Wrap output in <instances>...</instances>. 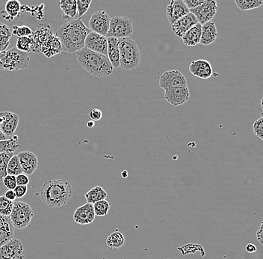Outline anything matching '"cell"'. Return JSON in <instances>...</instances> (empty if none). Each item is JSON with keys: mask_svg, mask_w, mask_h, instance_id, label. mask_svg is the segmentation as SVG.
Wrapping results in <instances>:
<instances>
[{"mask_svg": "<svg viewBox=\"0 0 263 259\" xmlns=\"http://www.w3.org/2000/svg\"><path fill=\"white\" fill-rule=\"evenodd\" d=\"M19 124V117L16 113L5 112V120L0 125V130L8 138L14 136Z\"/></svg>", "mask_w": 263, "mask_h": 259, "instance_id": "ffe728a7", "label": "cell"}, {"mask_svg": "<svg viewBox=\"0 0 263 259\" xmlns=\"http://www.w3.org/2000/svg\"><path fill=\"white\" fill-rule=\"evenodd\" d=\"M9 38L0 36V53L6 50L9 45Z\"/></svg>", "mask_w": 263, "mask_h": 259, "instance_id": "bcb514c9", "label": "cell"}, {"mask_svg": "<svg viewBox=\"0 0 263 259\" xmlns=\"http://www.w3.org/2000/svg\"><path fill=\"white\" fill-rule=\"evenodd\" d=\"M189 13L190 9L187 7L183 0H171L166 8V16L172 25Z\"/></svg>", "mask_w": 263, "mask_h": 259, "instance_id": "4fadbf2b", "label": "cell"}, {"mask_svg": "<svg viewBox=\"0 0 263 259\" xmlns=\"http://www.w3.org/2000/svg\"><path fill=\"white\" fill-rule=\"evenodd\" d=\"M90 32L80 18L65 23L58 29L55 36L60 39L63 51L73 54L85 47V39Z\"/></svg>", "mask_w": 263, "mask_h": 259, "instance_id": "6da1fadb", "label": "cell"}, {"mask_svg": "<svg viewBox=\"0 0 263 259\" xmlns=\"http://www.w3.org/2000/svg\"><path fill=\"white\" fill-rule=\"evenodd\" d=\"M63 51L62 48V42L60 39L57 36H52L44 45L42 46L41 49V53H43L47 58L53 57L60 54Z\"/></svg>", "mask_w": 263, "mask_h": 259, "instance_id": "603a6c76", "label": "cell"}, {"mask_svg": "<svg viewBox=\"0 0 263 259\" xmlns=\"http://www.w3.org/2000/svg\"><path fill=\"white\" fill-rule=\"evenodd\" d=\"M159 87L164 91L179 87H186L187 80L185 76L177 70L167 71L159 79Z\"/></svg>", "mask_w": 263, "mask_h": 259, "instance_id": "ba28073f", "label": "cell"}, {"mask_svg": "<svg viewBox=\"0 0 263 259\" xmlns=\"http://www.w3.org/2000/svg\"><path fill=\"white\" fill-rule=\"evenodd\" d=\"M93 204L95 214L98 217H104V216H106L110 210V207H111L109 203L107 202L106 199L99 201V202H95Z\"/></svg>", "mask_w": 263, "mask_h": 259, "instance_id": "d590c367", "label": "cell"}, {"mask_svg": "<svg viewBox=\"0 0 263 259\" xmlns=\"http://www.w3.org/2000/svg\"><path fill=\"white\" fill-rule=\"evenodd\" d=\"M201 32L202 25L200 23H197L193 27L187 31L181 39L183 44L187 47H195L200 44Z\"/></svg>", "mask_w": 263, "mask_h": 259, "instance_id": "7402d4cb", "label": "cell"}, {"mask_svg": "<svg viewBox=\"0 0 263 259\" xmlns=\"http://www.w3.org/2000/svg\"><path fill=\"white\" fill-rule=\"evenodd\" d=\"M218 8L217 0H206L198 7L190 9V12L195 14L198 23L203 25L213 19Z\"/></svg>", "mask_w": 263, "mask_h": 259, "instance_id": "9c48e42d", "label": "cell"}, {"mask_svg": "<svg viewBox=\"0 0 263 259\" xmlns=\"http://www.w3.org/2000/svg\"><path fill=\"white\" fill-rule=\"evenodd\" d=\"M246 250L247 252L248 253H254V252H256V247L253 244H248V245L246 246Z\"/></svg>", "mask_w": 263, "mask_h": 259, "instance_id": "f907efd6", "label": "cell"}, {"mask_svg": "<svg viewBox=\"0 0 263 259\" xmlns=\"http://www.w3.org/2000/svg\"><path fill=\"white\" fill-rule=\"evenodd\" d=\"M85 47L98 53V54L108 55V40L106 36L90 32L87 36L85 41Z\"/></svg>", "mask_w": 263, "mask_h": 259, "instance_id": "7c38bea8", "label": "cell"}, {"mask_svg": "<svg viewBox=\"0 0 263 259\" xmlns=\"http://www.w3.org/2000/svg\"><path fill=\"white\" fill-rule=\"evenodd\" d=\"M77 59L79 65L93 77H107L114 71L108 57L86 47L77 51Z\"/></svg>", "mask_w": 263, "mask_h": 259, "instance_id": "3957f363", "label": "cell"}, {"mask_svg": "<svg viewBox=\"0 0 263 259\" xmlns=\"http://www.w3.org/2000/svg\"><path fill=\"white\" fill-rule=\"evenodd\" d=\"M59 6L63 12L64 19L70 21L77 14V0H59Z\"/></svg>", "mask_w": 263, "mask_h": 259, "instance_id": "d4e9b609", "label": "cell"}, {"mask_svg": "<svg viewBox=\"0 0 263 259\" xmlns=\"http://www.w3.org/2000/svg\"><path fill=\"white\" fill-rule=\"evenodd\" d=\"M52 34L50 26L47 24L39 25L35 32L32 33V37L34 41V51L33 53H41V47L50 39Z\"/></svg>", "mask_w": 263, "mask_h": 259, "instance_id": "ac0fdd59", "label": "cell"}, {"mask_svg": "<svg viewBox=\"0 0 263 259\" xmlns=\"http://www.w3.org/2000/svg\"><path fill=\"white\" fill-rule=\"evenodd\" d=\"M87 126H88V128H93V127L95 126V121H93V120H90V121L88 122V124H87Z\"/></svg>", "mask_w": 263, "mask_h": 259, "instance_id": "816d5d0a", "label": "cell"}, {"mask_svg": "<svg viewBox=\"0 0 263 259\" xmlns=\"http://www.w3.org/2000/svg\"><path fill=\"white\" fill-rule=\"evenodd\" d=\"M9 222H11L9 217H6V216L0 214V228L4 227Z\"/></svg>", "mask_w": 263, "mask_h": 259, "instance_id": "681fc988", "label": "cell"}, {"mask_svg": "<svg viewBox=\"0 0 263 259\" xmlns=\"http://www.w3.org/2000/svg\"><path fill=\"white\" fill-rule=\"evenodd\" d=\"M5 196L7 198L8 200L13 201V202H14L16 199V194L14 189H8L5 194Z\"/></svg>", "mask_w": 263, "mask_h": 259, "instance_id": "c3c4849f", "label": "cell"}, {"mask_svg": "<svg viewBox=\"0 0 263 259\" xmlns=\"http://www.w3.org/2000/svg\"><path fill=\"white\" fill-rule=\"evenodd\" d=\"M33 216L34 211L27 203L14 202L9 217L14 229H24L30 225Z\"/></svg>", "mask_w": 263, "mask_h": 259, "instance_id": "8992f818", "label": "cell"}, {"mask_svg": "<svg viewBox=\"0 0 263 259\" xmlns=\"http://www.w3.org/2000/svg\"><path fill=\"white\" fill-rule=\"evenodd\" d=\"M197 23H198V21H197L196 16L190 12L172 25L173 32L177 37L182 38L187 31L193 27Z\"/></svg>", "mask_w": 263, "mask_h": 259, "instance_id": "e0dca14e", "label": "cell"}, {"mask_svg": "<svg viewBox=\"0 0 263 259\" xmlns=\"http://www.w3.org/2000/svg\"><path fill=\"white\" fill-rule=\"evenodd\" d=\"M14 202L8 200L5 196H0V214L9 217L14 207Z\"/></svg>", "mask_w": 263, "mask_h": 259, "instance_id": "e575fe53", "label": "cell"}, {"mask_svg": "<svg viewBox=\"0 0 263 259\" xmlns=\"http://www.w3.org/2000/svg\"><path fill=\"white\" fill-rule=\"evenodd\" d=\"M24 246L17 239H12L0 247V259H24Z\"/></svg>", "mask_w": 263, "mask_h": 259, "instance_id": "8fae6325", "label": "cell"}, {"mask_svg": "<svg viewBox=\"0 0 263 259\" xmlns=\"http://www.w3.org/2000/svg\"><path fill=\"white\" fill-rule=\"evenodd\" d=\"M4 185L6 186L8 189H14L17 184H16V176L7 175L3 179Z\"/></svg>", "mask_w": 263, "mask_h": 259, "instance_id": "ab89813d", "label": "cell"}, {"mask_svg": "<svg viewBox=\"0 0 263 259\" xmlns=\"http://www.w3.org/2000/svg\"><path fill=\"white\" fill-rule=\"evenodd\" d=\"M29 63L28 53L18 50L16 47L0 53V70L16 72L27 68Z\"/></svg>", "mask_w": 263, "mask_h": 259, "instance_id": "5b68a950", "label": "cell"}, {"mask_svg": "<svg viewBox=\"0 0 263 259\" xmlns=\"http://www.w3.org/2000/svg\"><path fill=\"white\" fill-rule=\"evenodd\" d=\"M164 99L174 107H179L186 103L190 97V92L186 87H179L164 91Z\"/></svg>", "mask_w": 263, "mask_h": 259, "instance_id": "5bb4252c", "label": "cell"}, {"mask_svg": "<svg viewBox=\"0 0 263 259\" xmlns=\"http://www.w3.org/2000/svg\"><path fill=\"white\" fill-rule=\"evenodd\" d=\"M14 235V228L11 222L6 224L4 227L0 228V247L6 245L12 240Z\"/></svg>", "mask_w": 263, "mask_h": 259, "instance_id": "83f0119b", "label": "cell"}, {"mask_svg": "<svg viewBox=\"0 0 263 259\" xmlns=\"http://www.w3.org/2000/svg\"><path fill=\"white\" fill-rule=\"evenodd\" d=\"M18 137L12 136L11 138L0 141V153L14 152L20 147L17 143Z\"/></svg>", "mask_w": 263, "mask_h": 259, "instance_id": "f1b7e54d", "label": "cell"}, {"mask_svg": "<svg viewBox=\"0 0 263 259\" xmlns=\"http://www.w3.org/2000/svg\"><path fill=\"white\" fill-rule=\"evenodd\" d=\"M14 155V152L0 153V181H3L7 176L8 162Z\"/></svg>", "mask_w": 263, "mask_h": 259, "instance_id": "836d02e7", "label": "cell"}, {"mask_svg": "<svg viewBox=\"0 0 263 259\" xmlns=\"http://www.w3.org/2000/svg\"><path fill=\"white\" fill-rule=\"evenodd\" d=\"M121 176H123V178H126L128 176V173L126 171H123L122 172V174H121Z\"/></svg>", "mask_w": 263, "mask_h": 259, "instance_id": "db71d44e", "label": "cell"}, {"mask_svg": "<svg viewBox=\"0 0 263 259\" xmlns=\"http://www.w3.org/2000/svg\"><path fill=\"white\" fill-rule=\"evenodd\" d=\"M17 156L25 174L31 176L37 169L39 161L34 153L28 151H21Z\"/></svg>", "mask_w": 263, "mask_h": 259, "instance_id": "d6986e66", "label": "cell"}, {"mask_svg": "<svg viewBox=\"0 0 263 259\" xmlns=\"http://www.w3.org/2000/svg\"><path fill=\"white\" fill-rule=\"evenodd\" d=\"M95 217L96 214L93 209V204L86 203L81 207L78 208L74 212L73 220L80 225H88L95 221Z\"/></svg>", "mask_w": 263, "mask_h": 259, "instance_id": "9a60e30c", "label": "cell"}, {"mask_svg": "<svg viewBox=\"0 0 263 259\" xmlns=\"http://www.w3.org/2000/svg\"><path fill=\"white\" fill-rule=\"evenodd\" d=\"M0 36H5V37L10 39L12 36V30L6 25L0 24Z\"/></svg>", "mask_w": 263, "mask_h": 259, "instance_id": "f6af8a7d", "label": "cell"}, {"mask_svg": "<svg viewBox=\"0 0 263 259\" xmlns=\"http://www.w3.org/2000/svg\"><path fill=\"white\" fill-rule=\"evenodd\" d=\"M41 199L49 208L65 205L73 196V189L68 181L64 179L49 180L41 189Z\"/></svg>", "mask_w": 263, "mask_h": 259, "instance_id": "7a4b0ae2", "label": "cell"}, {"mask_svg": "<svg viewBox=\"0 0 263 259\" xmlns=\"http://www.w3.org/2000/svg\"><path fill=\"white\" fill-rule=\"evenodd\" d=\"M92 0H77V12L80 18L83 16L89 9Z\"/></svg>", "mask_w": 263, "mask_h": 259, "instance_id": "74e56055", "label": "cell"}, {"mask_svg": "<svg viewBox=\"0 0 263 259\" xmlns=\"http://www.w3.org/2000/svg\"><path fill=\"white\" fill-rule=\"evenodd\" d=\"M14 191L15 192L16 198L21 199V198L24 197L25 195L27 194V186L17 185Z\"/></svg>", "mask_w": 263, "mask_h": 259, "instance_id": "ee69618b", "label": "cell"}, {"mask_svg": "<svg viewBox=\"0 0 263 259\" xmlns=\"http://www.w3.org/2000/svg\"><path fill=\"white\" fill-rule=\"evenodd\" d=\"M89 115L90 119L95 122H98L100 121L102 117H103V113H102L101 110H99V109L95 108L90 112Z\"/></svg>", "mask_w": 263, "mask_h": 259, "instance_id": "7bdbcfd3", "label": "cell"}, {"mask_svg": "<svg viewBox=\"0 0 263 259\" xmlns=\"http://www.w3.org/2000/svg\"><path fill=\"white\" fill-rule=\"evenodd\" d=\"M218 34L215 23L212 21L202 25L201 38L200 44L203 46H209L213 44L218 38Z\"/></svg>", "mask_w": 263, "mask_h": 259, "instance_id": "44dd1931", "label": "cell"}, {"mask_svg": "<svg viewBox=\"0 0 263 259\" xmlns=\"http://www.w3.org/2000/svg\"><path fill=\"white\" fill-rule=\"evenodd\" d=\"M87 203L95 204L99 201L104 200L108 197V194L102 186H97L92 188L88 193L85 194Z\"/></svg>", "mask_w": 263, "mask_h": 259, "instance_id": "484cf974", "label": "cell"}, {"mask_svg": "<svg viewBox=\"0 0 263 259\" xmlns=\"http://www.w3.org/2000/svg\"><path fill=\"white\" fill-rule=\"evenodd\" d=\"M189 72L195 77L203 80H206L213 76V67L211 64L205 59L192 61L189 66Z\"/></svg>", "mask_w": 263, "mask_h": 259, "instance_id": "2e32d148", "label": "cell"}, {"mask_svg": "<svg viewBox=\"0 0 263 259\" xmlns=\"http://www.w3.org/2000/svg\"><path fill=\"white\" fill-rule=\"evenodd\" d=\"M16 179L17 185L27 186L29 181H30L27 175L25 174V173L18 175L17 176H16Z\"/></svg>", "mask_w": 263, "mask_h": 259, "instance_id": "60d3db41", "label": "cell"}, {"mask_svg": "<svg viewBox=\"0 0 263 259\" xmlns=\"http://www.w3.org/2000/svg\"><path fill=\"white\" fill-rule=\"evenodd\" d=\"M253 130L255 136L260 139L263 141V118L261 117L259 119L256 120L253 125Z\"/></svg>", "mask_w": 263, "mask_h": 259, "instance_id": "f35d334b", "label": "cell"}, {"mask_svg": "<svg viewBox=\"0 0 263 259\" xmlns=\"http://www.w3.org/2000/svg\"><path fill=\"white\" fill-rule=\"evenodd\" d=\"M261 117H262L263 118V113H261Z\"/></svg>", "mask_w": 263, "mask_h": 259, "instance_id": "9f6ffc18", "label": "cell"}, {"mask_svg": "<svg viewBox=\"0 0 263 259\" xmlns=\"http://www.w3.org/2000/svg\"><path fill=\"white\" fill-rule=\"evenodd\" d=\"M120 53V67L123 70L133 71L141 62V54L137 44L130 37L118 39Z\"/></svg>", "mask_w": 263, "mask_h": 259, "instance_id": "277c9868", "label": "cell"}, {"mask_svg": "<svg viewBox=\"0 0 263 259\" xmlns=\"http://www.w3.org/2000/svg\"><path fill=\"white\" fill-rule=\"evenodd\" d=\"M108 40V57L113 68L120 67V53L118 39L114 37L107 38Z\"/></svg>", "mask_w": 263, "mask_h": 259, "instance_id": "cb8c5ba5", "label": "cell"}, {"mask_svg": "<svg viewBox=\"0 0 263 259\" xmlns=\"http://www.w3.org/2000/svg\"><path fill=\"white\" fill-rule=\"evenodd\" d=\"M111 18L105 11H96L92 14L88 26L91 32L106 36L109 29Z\"/></svg>", "mask_w": 263, "mask_h": 259, "instance_id": "30bf717a", "label": "cell"}, {"mask_svg": "<svg viewBox=\"0 0 263 259\" xmlns=\"http://www.w3.org/2000/svg\"><path fill=\"white\" fill-rule=\"evenodd\" d=\"M8 139L9 138L7 137V136H6V135L1 131V130H0V141H1V140H8Z\"/></svg>", "mask_w": 263, "mask_h": 259, "instance_id": "f5cc1de1", "label": "cell"}, {"mask_svg": "<svg viewBox=\"0 0 263 259\" xmlns=\"http://www.w3.org/2000/svg\"><path fill=\"white\" fill-rule=\"evenodd\" d=\"M256 239L263 246V221L256 232Z\"/></svg>", "mask_w": 263, "mask_h": 259, "instance_id": "7dc6e473", "label": "cell"}, {"mask_svg": "<svg viewBox=\"0 0 263 259\" xmlns=\"http://www.w3.org/2000/svg\"><path fill=\"white\" fill-rule=\"evenodd\" d=\"M260 105H261V109H262V110H263V97H262V100H261Z\"/></svg>", "mask_w": 263, "mask_h": 259, "instance_id": "11a10c76", "label": "cell"}, {"mask_svg": "<svg viewBox=\"0 0 263 259\" xmlns=\"http://www.w3.org/2000/svg\"><path fill=\"white\" fill-rule=\"evenodd\" d=\"M236 6L241 11H248L261 7L263 0H234Z\"/></svg>", "mask_w": 263, "mask_h": 259, "instance_id": "4dcf8cb0", "label": "cell"}, {"mask_svg": "<svg viewBox=\"0 0 263 259\" xmlns=\"http://www.w3.org/2000/svg\"><path fill=\"white\" fill-rule=\"evenodd\" d=\"M125 242V237L120 232H114L106 239V245L108 248L115 250L123 247Z\"/></svg>", "mask_w": 263, "mask_h": 259, "instance_id": "4316f807", "label": "cell"}, {"mask_svg": "<svg viewBox=\"0 0 263 259\" xmlns=\"http://www.w3.org/2000/svg\"><path fill=\"white\" fill-rule=\"evenodd\" d=\"M21 8V3L18 0H8L5 6V11L13 20L20 15Z\"/></svg>", "mask_w": 263, "mask_h": 259, "instance_id": "d6a6232c", "label": "cell"}, {"mask_svg": "<svg viewBox=\"0 0 263 259\" xmlns=\"http://www.w3.org/2000/svg\"><path fill=\"white\" fill-rule=\"evenodd\" d=\"M24 173L22 166L20 163L19 158L17 155H14L12 158L10 159L7 166V175L11 176H17L18 175Z\"/></svg>", "mask_w": 263, "mask_h": 259, "instance_id": "1f68e13d", "label": "cell"}, {"mask_svg": "<svg viewBox=\"0 0 263 259\" xmlns=\"http://www.w3.org/2000/svg\"><path fill=\"white\" fill-rule=\"evenodd\" d=\"M12 34L19 37H29L32 34V31L31 30L30 28L26 26H13Z\"/></svg>", "mask_w": 263, "mask_h": 259, "instance_id": "8d00e7d4", "label": "cell"}, {"mask_svg": "<svg viewBox=\"0 0 263 259\" xmlns=\"http://www.w3.org/2000/svg\"><path fill=\"white\" fill-rule=\"evenodd\" d=\"M205 1L206 0H183L184 3H185V4L186 5L187 7L189 9L198 7L199 6L203 4Z\"/></svg>", "mask_w": 263, "mask_h": 259, "instance_id": "b9f144b4", "label": "cell"}, {"mask_svg": "<svg viewBox=\"0 0 263 259\" xmlns=\"http://www.w3.org/2000/svg\"><path fill=\"white\" fill-rule=\"evenodd\" d=\"M34 41L32 36L29 37H19L16 40V48L22 52H32L34 51Z\"/></svg>", "mask_w": 263, "mask_h": 259, "instance_id": "f546056e", "label": "cell"}, {"mask_svg": "<svg viewBox=\"0 0 263 259\" xmlns=\"http://www.w3.org/2000/svg\"><path fill=\"white\" fill-rule=\"evenodd\" d=\"M133 34V26L131 20L126 16H115L110 21L106 38L114 37L120 39L130 37Z\"/></svg>", "mask_w": 263, "mask_h": 259, "instance_id": "52a82bcc", "label": "cell"}]
</instances>
